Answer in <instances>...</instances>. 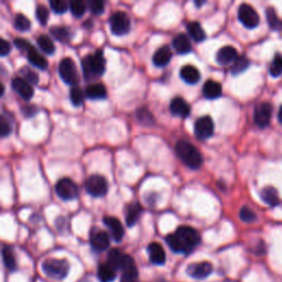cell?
Masks as SVG:
<instances>
[{"label":"cell","mask_w":282,"mask_h":282,"mask_svg":"<svg viewBox=\"0 0 282 282\" xmlns=\"http://www.w3.org/2000/svg\"><path fill=\"white\" fill-rule=\"evenodd\" d=\"M165 242L173 252L188 255L200 245L201 236L191 226H180L174 233L166 236Z\"/></svg>","instance_id":"1"},{"label":"cell","mask_w":282,"mask_h":282,"mask_svg":"<svg viewBox=\"0 0 282 282\" xmlns=\"http://www.w3.org/2000/svg\"><path fill=\"white\" fill-rule=\"evenodd\" d=\"M83 74L87 81H92L103 75L106 68V61L101 50H97L93 54H89L82 60Z\"/></svg>","instance_id":"2"},{"label":"cell","mask_w":282,"mask_h":282,"mask_svg":"<svg viewBox=\"0 0 282 282\" xmlns=\"http://www.w3.org/2000/svg\"><path fill=\"white\" fill-rule=\"evenodd\" d=\"M175 154L181 159L182 162L189 169L196 170L203 163V157L192 143L186 140H180L175 145Z\"/></svg>","instance_id":"3"},{"label":"cell","mask_w":282,"mask_h":282,"mask_svg":"<svg viewBox=\"0 0 282 282\" xmlns=\"http://www.w3.org/2000/svg\"><path fill=\"white\" fill-rule=\"evenodd\" d=\"M42 270L51 279L63 280L70 271V263L65 259H48L43 262Z\"/></svg>","instance_id":"4"},{"label":"cell","mask_w":282,"mask_h":282,"mask_svg":"<svg viewBox=\"0 0 282 282\" xmlns=\"http://www.w3.org/2000/svg\"><path fill=\"white\" fill-rule=\"evenodd\" d=\"M110 31L114 35H125L130 31L131 22L126 12L117 11L109 18Z\"/></svg>","instance_id":"5"},{"label":"cell","mask_w":282,"mask_h":282,"mask_svg":"<svg viewBox=\"0 0 282 282\" xmlns=\"http://www.w3.org/2000/svg\"><path fill=\"white\" fill-rule=\"evenodd\" d=\"M85 189L90 195L94 197H101L107 194L108 183L103 175L93 174L86 180Z\"/></svg>","instance_id":"6"},{"label":"cell","mask_w":282,"mask_h":282,"mask_svg":"<svg viewBox=\"0 0 282 282\" xmlns=\"http://www.w3.org/2000/svg\"><path fill=\"white\" fill-rule=\"evenodd\" d=\"M59 74L62 80L70 85L78 83V73L75 63L71 58H64L59 64Z\"/></svg>","instance_id":"7"},{"label":"cell","mask_w":282,"mask_h":282,"mask_svg":"<svg viewBox=\"0 0 282 282\" xmlns=\"http://www.w3.org/2000/svg\"><path fill=\"white\" fill-rule=\"evenodd\" d=\"M55 191H57L59 197H61L64 201L75 200L78 196L77 186L70 178L59 180L57 186H55Z\"/></svg>","instance_id":"8"},{"label":"cell","mask_w":282,"mask_h":282,"mask_svg":"<svg viewBox=\"0 0 282 282\" xmlns=\"http://www.w3.org/2000/svg\"><path fill=\"white\" fill-rule=\"evenodd\" d=\"M238 19L244 27L248 29H255L259 25V16L257 11L248 3L240 4L238 8Z\"/></svg>","instance_id":"9"},{"label":"cell","mask_w":282,"mask_h":282,"mask_svg":"<svg viewBox=\"0 0 282 282\" xmlns=\"http://www.w3.org/2000/svg\"><path fill=\"white\" fill-rule=\"evenodd\" d=\"M194 132L201 140L209 139L214 133V123L210 116H203L198 118L194 124Z\"/></svg>","instance_id":"10"},{"label":"cell","mask_w":282,"mask_h":282,"mask_svg":"<svg viewBox=\"0 0 282 282\" xmlns=\"http://www.w3.org/2000/svg\"><path fill=\"white\" fill-rule=\"evenodd\" d=\"M122 270L123 275L120 282H139V274H138L136 262L129 255L125 256Z\"/></svg>","instance_id":"11"},{"label":"cell","mask_w":282,"mask_h":282,"mask_svg":"<svg viewBox=\"0 0 282 282\" xmlns=\"http://www.w3.org/2000/svg\"><path fill=\"white\" fill-rule=\"evenodd\" d=\"M212 271H213V266L209 261L191 263L187 269L188 275L191 277V278L197 280L207 278V277L212 274Z\"/></svg>","instance_id":"12"},{"label":"cell","mask_w":282,"mask_h":282,"mask_svg":"<svg viewBox=\"0 0 282 282\" xmlns=\"http://www.w3.org/2000/svg\"><path fill=\"white\" fill-rule=\"evenodd\" d=\"M90 243L92 248L96 251H104L109 247V235L100 229H93L91 232Z\"/></svg>","instance_id":"13"},{"label":"cell","mask_w":282,"mask_h":282,"mask_svg":"<svg viewBox=\"0 0 282 282\" xmlns=\"http://www.w3.org/2000/svg\"><path fill=\"white\" fill-rule=\"evenodd\" d=\"M271 115H272V107L270 104L268 103L259 104L255 109L253 120H255V124L258 127L266 128L267 126H269Z\"/></svg>","instance_id":"14"},{"label":"cell","mask_w":282,"mask_h":282,"mask_svg":"<svg viewBox=\"0 0 282 282\" xmlns=\"http://www.w3.org/2000/svg\"><path fill=\"white\" fill-rule=\"evenodd\" d=\"M239 58L237 50L230 45H225V47L220 48L216 53V61L219 62L220 65H229L236 62V60Z\"/></svg>","instance_id":"15"},{"label":"cell","mask_w":282,"mask_h":282,"mask_svg":"<svg viewBox=\"0 0 282 282\" xmlns=\"http://www.w3.org/2000/svg\"><path fill=\"white\" fill-rule=\"evenodd\" d=\"M104 224L109 228L110 233H112V237L116 243H120L125 236V229L124 226L116 217L113 216H105L103 219Z\"/></svg>","instance_id":"16"},{"label":"cell","mask_w":282,"mask_h":282,"mask_svg":"<svg viewBox=\"0 0 282 282\" xmlns=\"http://www.w3.org/2000/svg\"><path fill=\"white\" fill-rule=\"evenodd\" d=\"M11 86L12 90L26 100L31 99L32 96L34 94L33 89H32L30 83L27 82L25 78L15 77L11 82Z\"/></svg>","instance_id":"17"},{"label":"cell","mask_w":282,"mask_h":282,"mask_svg":"<svg viewBox=\"0 0 282 282\" xmlns=\"http://www.w3.org/2000/svg\"><path fill=\"white\" fill-rule=\"evenodd\" d=\"M148 255L154 265H164L165 263V251L159 243H151L148 245Z\"/></svg>","instance_id":"18"},{"label":"cell","mask_w":282,"mask_h":282,"mask_svg":"<svg viewBox=\"0 0 282 282\" xmlns=\"http://www.w3.org/2000/svg\"><path fill=\"white\" fill-rule=\"evenodd\" d=\"M170 112L174 116L186 118L189 115L191 108H189V105L187 100H184L181 97H175L170 104Z\"/></svg>","instance_id":"19"},{"label":"cell","mask_w":282,"mask_h":282,"mask_svg":"<svg viewBox=\"0 0 282 282\" xmlns=\"http://www.w3.org/2000/svg\"><path fill=\"white\" fill-rule=\"evenodd\" d=\"M171 59H172V52H171L169 47L163 45V47H161L156 51L154 58H152V61H154V64L156 66L163 67L165 65H168L171 61Z\"/></svg>","instance_id":"20"},{"label":"cell","mask_w":282,"mask_h":282,"mask_svg":"<svg viewBox=\"0 0 282 282\" xmlns=\"http://www.w3.org/2000/svg\"><path fill=\"white\" fill-rule=\"evenodd\" d=\"M180 76H181L182 80L188 83V84H196V83L200 81L201 74L195 66L188 64V65L181 67V70H180Z\"/></svg>","instance_id":"21"},{"label":"cell","mask_w":282,"mask_h":282,"mask_svg":"<svg viewBox=\"0 0 282 282\" xmlns=\"http://www.w3.org/2000/svg\"><path fill=\"white\" fill-rule=\"evenodd\" d=\"M203 95L205 96V98L207 99H216L221 95V85L219 82L213 81V80H207L204 85H203Z\"/></svg>","instance_id":"22"},{"label":"cell","mask_w":282,"mask_h":282,"mask_svg":"<svg viewBox=\"0 0 282 282\" xmlns=\"http://www.w3.org/2000/svg\"><path fill=\"white\" fill-rule=\"evenodd\" d=\"M172 45L179 54H188L192 51V44L187 34L179 33L172 40Z\"/></svg>","instance_id":"23"},{"label":"cell","mask_w":282,"mask_h":282,"mask_svg":"<svg viewBox=\"0 0 282 282\" xmlns=\"http://www.w3.org/2000/svg\"><path fill=\"white\" fill-rule=\"evenodd\" d=\"M85 95L90 99H104L107 96V90L100 83H94L86 87Z\"/></svg>","instance_id":"24"},{"label":"cell","mask_w":282,"mask_h":282,"mask_svg":"<svg viewBox=\"0 0 282 282\" xmlns=\"http://www.w3.org/2000/svg\"><path fill=\"white\" fill-rule=\"evenodd\" d=\"M141 213H142V207L139 203H131V204L127 207L126 224L129 227L136 225L137 221L140 219Z\"/></svg>","instance_id":"25"},{"label":"cell","mask_w":282,"mask_h":282,"mask_svg":"<svg viewBox=\"0 0 282 282\" xmlns=\"http://www.w3.org/2000/svg\"><path fill=\"white\" fill-rule=\"evenodd\" d=\"M27 57L32 65L40 68V70H45V68L48 67L47 60H45L44 57H42V55H41L33 47H31L27 51Z\"/></svg>","instance_id":"26"},{"label":"cell","mask_w":282,"mask_h":282,"mask_svg":"<svg viewBox=\"0 0 282 282\" xmlns=\"http://www.w3.org/2000/svg\"><path fill=\"white\" fill-rule=\"evenodd\" d=\"M261 200L269 206H277L280 203L278 191L272 187H267L260 193Z\"/></svg>","instance_id":"27"},{"label":"cell","mask_w":282,"mask_h":282,"mask_svg":"<svg viewBox=\"0 0 282 282\" xmlns=\"http://www.w3.org/2000/svg\"><path fill=\"white\" fill-rule=\"evenodd\" d=\"M97 275H98V278L101 282H113L116 279L117 271L106 262L100 263L98 269H97Z\"/></svg>","instance_id":"28"},{"label":"cell","mask_w":282,"mask_h":282,"mask_svg":"<svg viewBox=\"0 0 282 282\" xmlns=\"http://www.w3.org/2000/svg\"><path fill=\"white\" fill-rule=\"evenodd\" d=\"M125 255H126V253H123L119 249H112L108 253L107 263L116 271L122 270L125 260Z\"/></svg>","instance_id":"29"},{"label":"cell","mask_w":282,"mask_h":282,"mask_svg":"<svg viewBox=\"0 0 282 282\" xmlns=\"http://www.w3.org/2000/svg\"><path fill=\"white\" fill-rule=\"evenodd\" d=\"M187 28H188V34L191 35V38L194 41H196V42H202L203 40H205V36H206L205 31L203 30L200 22H197V21L188 22Z\"/></svg>","instance_id":"30"},{"label":"cell","mask_w":282,"mask_h":282,"mask_svg":"<svg viewBox=\"0 0 282 282\" xmlns=\"http://www.w3.org/2000/svg\"><path fill=\"white\" fill-rule=\"evenodd\" d=\"M2 259L3 263L9 271H16L17 270V261L15 253H13L12 248L10 246H4L2 248Z\"/></svg>","instance_id":"31"},{"label":"cell","mask_w":282,"mask_h":282,"mask_svg":"<svg viewBox=\"0 0 282 282\" xmlns=\"http://www.w3.org/2000/svg\"><path fill=\"white\" fill-rule=\"evenodd\" d=\"M50 33L52 34L58 41H60V42H63V43H67L71 38L68 30L65 27H61V26H55L53 28H51Z\"/></svg>","instance_id":"32"},{"label":"cell","mask_w":282,"mask_h":282,"mask_svg":"<svg viewBox=\"0 0 282 282\" xmlns=\"http://www.w3.org/2000/svg\"><path fill=\"white\" fill-rule=\"evenodd\" d=\"M36 42H38L40 49L42 50L44 53L53 54L55 52V45L53 44V41L51 40L50 36L45 35V34H41L39 35V38L36 39Z\"/></svg>","instance_id":"33"},{"label":"cell","mask_w":282,"mask_h":282,"mask_svg":"<svg viewBox=\"0 0 282 282\" xmlns=\"http://www.w3.org/2000/svg\"><path fill=\"white\" fill-rule=\"evenodd\" d=\"M268 25L272 30H279L282 28V21L279 19L274 8H267L266 10Z\"/></svg>","instance_id":"34"},{"label":"cell","mask_w":282,"mask_h":282,"mask_svg":"<svg viewBox=\"0 0 282 282\" xmlns=\"http://www.w3.org/2000/svg\"><path fill=\"white\" fill-rule=\"evenodd\" d=\"M87 3H85L82 0H72L70 1V10L73 13V16H75L77 18L82 17L86 11Z\"/></svg>","instance_id":"35"},{"label":"cell","mask_w":282,"mask_h":282,"mask_svg":"<svg viewBox=\"0 0 282 282\" xmlns=\"http://www.w3.org/2000/svg\"><path fill=\"white\" fill-rule=\"evenodd\" d=\"M13 25H15V28L18 31L25 32L30 29L31 22L25 15H22V13H18L15 18V22H13Z\"/></svg>","instance_id":"36"},{"label":"cell","mask_w":282,"mask_h":282,"mask_svg":"<svg viewBox=\"0 0 282 282\" xmlns=\"http://www.w3.org/2000/svg\"><path fill=\"white\" fill-rule=\"evenodd\" d=\"M249 66V60L246 57H239L236 62L232 65V73L234 75H237V74L244 72L246 68Z\"/></svg>","instance_id":"37"},{"label":"cell","mask_w":282,"mask_h":282,"mask_svg":"<svg viewBox=\"0 0 282 282\" xmlns=\"http://www.w3.org/2000/svg\"><path fill=\"white\" fill-rule=\"evenodd\" d=\"M269 72L274 77H278L282 74V54H277L271 65L269 67Z\"/></svg>","instance_id":"38"},{"label":"cell","mask_w":282,"mask_h":282,"mask_svg":"<svg viewBox=\"0 0 282 282\" xmlns=\"http://www.w3.org/2000/svg\"><path fill=\"white\" fill-rule=\"evenodd\" d=\"M50 7L53 12L61 15L70 8V2H66L65 0H51Z\"/></svg>","instance_id":"39"},{"label":"cell","mask_w":282,"mask_h":282,"mask_svg":"<svg viewBox=\"0 0 282 282\" xmlns=\"http://www.w3.org/2000/svg\"><path fill=\"white\" fill-rule=\"evenodd\" d=\"M35 16H36V19L40 22L42 26H45L48 24V20H49V9L43 6V4H38V7L35 9Z\"/></svg>","instance_id":"40"},{"label":"cell","mask_w":282,"mask_h":282,"mask_svg":"<svg viewBox=\"0 0 282 282\" xmlns=\"http://www.w3.org/2000/svg\"><path fill=\"white\" fill-rule=\"evenodd\" d=\"M239 217L244 223H252V221H255L257 219L255 212H253L251 209H249L248 206H244L240 209Z\"/></svg>","instance_id":"41"},{"label":"cell","mask_w":282,"mask_h":282,"mask_svg":"<svg viewBox=\"0 0 282 282\" xmlns=\"http://www.w3.org/2000/svg\"><path fill=\"white\" fill-rule=\"evenodd\" d=\"M70 98L72 104L78 107V106H81L83 101H84V93H83L82 90L78 89V87H73L70 91Z\"/></svg>","instance_id":"42"},{"label":"cell","mask_w":282,"mask_h":282,"mask_svg":"<svg viewBox=\"0 0 282 282\" xmlns=\"http://www.w3.org/2000/svg\"><path fill=\"white\" fill-rule=\"evenodd\" d=\"M87 7H89L91 12H93L94 15H101L104 12L105 3L100 1V0H89L87 1Z\"/></svg>","instance_id":"43"},{"label":"cell","mask_w":282,"mask_h":282,"mask_svg":"<svg viewBox=\"0 0 282 282\" xmlns=\"http://www.w3.org/2000/svg\"><path fill=\"white\" fill-rule=\"evenodd\" d=\"M20 73L24 75V78L29 83H33V84H36L39 82V76L38 74L35 72L31 71V68L29 67H22L20 70Z\"/></svg>","instance_id":"44"},{"label":"cell","mask_w":282,"mask_h":282,"mask_svg":"<svg viewBox=\"0 0 282 282\" xmlns=\"http://www.w3.org/2000/svg\"><path fill=\"white\" fill-rule=\"evenodd\" d=\"M11 133V125L9 120L3 116H0V136L2 138L9 136Z\"/></svg>","instance_id":"45"},{"label":"cell","mask_w":282,"mask_h":282,"mask_svg":"<svg viewBox=\"0 0 282 282\" xmlns=\"http://www.w3.org/2000/svg\"><path fill=\"white\" fill-rule=\"evenodd\" d=\"M13 43H15V45H16L17 48H19V49L22 50V51H26V52L32 47L30 42H28L27 40L20 39V38L15 39V41H13Z\"/></svg>","instance_id":"46"},{"label":"cell","mask_w":282,"mask_h":282,"mask_svg":"<svg viewBox=\"0 0 282 282\" xmlns=\"http://www.w3.org/2000/svg\"><path fill=\"white\" fill-rule=\"evenodd\" d=\"M11 45L10 43L4 39H0V55L1 57H6V55L10 52Z\"/></svg>","instance_id":"47"},{"label":"cell","mask_w":282,"mask_h":282,"mask_svg":"<svg viewBox=\"0 0 282 282\" xmlns=\"http://www.w3.org/2000/svg\"><path fill=\"white\" fill-rule=\"evenodd\" d=\"M24 113L26 116H33L35 114V108L33 106H27V107L24 108Z\"/></svg>","instance_id":"48"},{"label":"cell","mask_w":282,"mask_h":282,"mask_svg":"<svg viewBox=\"0 0 282 282\" xmlns=\"http://www.w3.org/2000/svg\"><path fill=\"white\" fill-rule=\"evenodd\" d=\"M278 120H279L280 124H282V106L280 107L279 113H278Z\"/></svg>","instance_id":"49"},{"label":"cell","mask_w":282,"mask_h":282,"mask_svg":"<svg viewBox=\"0 0 282 282\" xmlns=\"http://www.w3.org/2000/svg\"><path fill=\"white\" fill-rule=\"evenodd\" d=\"M205 3V1H195V6L196 7H201V6H203V4Z\"/></svg>","instance_id":"50"},{"label":"cell","mask_w":282,"mask_h":282,"mask_svg":"<svg viewBox=\"0 0 282 282\" xmlns=\"http://www.w3.org/2000/svg\"><path fill=\"white\" fill-rule=\"evenodd\" d=\"M158 282H165V281H158Z\"/></svg>","instance_id":"51"}]
</instances>
